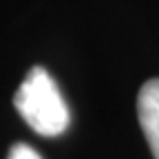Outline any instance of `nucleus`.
I'll return each mask as SVG.
<instances>
[{
  "instance_id": "f257e3e1",
  "label": "nucleus",
  "mask_w": 159,
  "mask_h": 159,
  "mask_svg": "<svg viewBox=\"0 0 159 159\" xmlns=\"http://www.w3.org/2000/svg\"><path fill=\"white\" fill-rule=\"evenodd\" d=\"M20 117L44 137H57L69 128V108L55 80L42 69L33 66L13 97Z\"/></svg>"
},
{
  "instance_id": "f03ea898",
  "label": "nucleus",
  "mask_w": 159,
  "mask_h": 159,
  "mask_svg": "<svg viewBox=\"0 0 159 159\" xmlns=\"http://www.w3.org/2000/svg\"><path fill=\"white\" fill-rule=\"evenodd\" d=\"M137 117L155 159H159V77L148 80L137 95Z\"/></svg>"
},
{
  "instance_id": "7ed1b4c3",
  "label": "nucleus",
  "mask_w": 159,
  "mask_h": 159,
  "mask_svg": "<svg viewBox=\"0 0 159 159\" xmlns=\"http://www.w3.org/2000/svg\"><path fill=\"white\" fill-rule=\"evenodd\" d=\"M7 159H42V157H40V152L35 148H31L29 144H16V146H11Z\"/></svg>"
}]
</instances>
